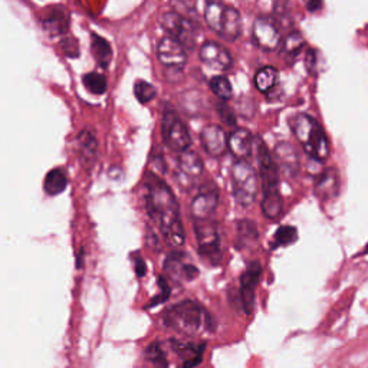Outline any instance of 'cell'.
<instances>
[{
	"label": "cell",
	"mask_w": 368,
	"mask_h": 368,
	"mask_svg": "<svg viewBox=\"0 0 368 368\" xmlns=\"http://www.w3.org/2000/svg\"><path fill=\"white\" fill-rule=\"evenodd\" d=\"M158 61L169 70H182L187 63V53L184 48L170 37H164L157 46Z\"/></svg>",
	"instance_id": "obj_14"
},
{
	"label": "cell",
	"mask_w": 368,
	"mask_h": 368,
	"mask_svg": "<svg viewBox=\"0 0 368 368\" xmlns=\"http://www.w3.org/2000/svg\"><path fill=\"white\" fill-rule=\"evenodd\" d=\"M231 184L233 196L236 202L249 208L253 205L258 194V173L248 161H236L231 167Z\"/></svg>",
	"instance_id": "obj_6"
},
{
	"label": "cell",
	"mask_w": 368,
	"mask_h": 368,
	"mask_svg": "<svg viewBox=\"0 0 368 368\" xmlns=\"http://www.w3.org/2000/svg\"><path fill=\"white\" fill-rule=\"evenodd\" d=\"M91 52L98 65L107 70L113 61V48L110 42L96 33H91Z\"/></svg>",
	"instance_id": "obj_23"
},
{
	"label": "cell",
	"mask_w": 368,
	"mask_h": 368,
	"mask_svg": "<svg viewBox=\"0 0 368 368\" xmlns=\"http://www.w3.org/2000/svg\"><path fill=\"white\" fill-rule=\"evenodd\" d=\"M78 146H80V156H81L82 163L94 164L96 150H98L95 134L88 128L82 129L78 136Z\"/></svg>",
	"instance_id": "obj_24"
},
{
	"label": "cell",
	"mask_w": 368,
	"mask_h": 368,
	"mask_svg": "<svg viewBox=\"0 0 368 368\" xmlns=\"http://www.w3.org/2000/svg\"><path fill=\"white\" fill-rule=\"evenodd\" d=\"M253 150L259 165L263 197L262 212L269 220H278L284 213V198L279 190V170L271 151L260 137L253 139Z\"/></svg>",
	"instance_id": "obj_2"
},
{
	"label": "cell",
	"mask_w": 368,
	"mask_h": 368,
	"mask_svg": "<svg viewBox=\"0 0 368 368\" xmlns=\"http://www.w3.org/2000/svg\"><path fill=\"white\" fill-rule=\"evenodd\" d=\"M132 262H134V269H136L137 277H139V278H143V277L147 274V266H146L144 259L141 258V255L134 253Z\"/></svg>",
	"instance_id": "obj_36"
},
{
	"label": "cell",
	"mask_w": 368,
	"mask_h": 368,
	"mask_svg": "<svg viewBox=\"0 0 368 368\" xmlns=\"http://www.w3.org/2000/svg\"><path fill=\"white\" fill-rule=\"evenodd\" d=\"M304 46H305V38L303 37V33L298 32V30H293L284 39L282 52H284V55L293 58L300 51H303Z\"/></svg>",
	"instance_id": "obj_28"
},
{
	"label": "cell",
	"mask_w": 368,
	"mask_h": 368,
	"mask_svg": "<svg viewBox=\"0 0 368 368\" xmlns=\"http://www.w3.org/2000/svg\"><path fill=\"white\" fill-rule=\"evenodd\" d=\"M279 81V72L274 66H263L255 75V85L259 92L267 94L277 87Z\"/></svg>",
	"instance_id": "obj_25"
},
{
	"label": "cell",
	"mask_w": 368,
	"mask_h": 368,
	"mask_svg": "<svg viewBox=\"0 0 368 368\" xmlns=\"http://www.w3.org/2000/svg\"><path fill=\"white\" fill-rule=\"evenodd\" d=\"M315 194L321 200L337 197L340 193V176L336 169H326L317 180L314 187Z\"/></svg>",
	"instance_id": "obj_22"
},
{
	"label": "cell",
	"mask_w": 368,
	"mask_h": 368,
	"mask_svg": "<svg viewBox=\"0 0 368 368\" xmlns=\"http://www.w3.org/2000/svg\"><path fill=\"white\" fill-rule=\"evenodd\" d=\"M72 38H66V39H63L62 41V49L65 51V53L66 55H68V56H71V58H77L78 55H80V49H78V45H77V42L74 44V45H71L72 44Z\"/></svg>",
	"instance_id": "obj_37"
},
{
	"label": "cell",
	"mask_w": 368,
	"mask_h": 368,
	"mask_svg": "<svg viewBox=\"0 0 368 368\" xmlns=\"http://www.w3.org/2000/svg\"><path fill=\"white\" fill-rule=\"evenodd\" d=\"M253 139L249 129L236 128L227 136V150H230L238 161H246L253 151Z\"/></svg>",
	"instance_id": "obj_18"
},
{
	"label": "cell",
	"mask_w": 368,
	"mask_h": 368,
	"mask_svg": "<svg viewBox=\"0 0 368 368\" xmlns=\"http://www.w3.org/2000/svg\"><path fill=\"white\" fill-rule=\"evenodd\" d=\"M173 351L179 355V368H194L196 365H198L203 360V354H205V348L206 344L205 343H183V341H177L173 340L170 341Z\"/></svg>",
	"instance_id": "obj_17"
},
{
	"label": "cell",
	"mask_w": 368,
	"mask_h": 368,
	"mask_svg": "<svg viewBox=\"0 0 368 368\" xmlns=\"http://www.w3.org/2000/svg\"><path fill=\"white\" fill-rule=\"evenodd\" d=\"M85 88L95 95H103L106 94L108 85H107V78L103 74L98 72H88L82 78Z\"/></svg>",
	"instance_id": "obj_30"
},
{
	"label": "cell",
	"mask_w": 368,
	"mask_h": 368,
	"mask_svg": "<svg viewBox=\"0 0 368 368\" xmlns=\"http://www.w3.org/2000/svg\"><path fill=\"white\" fill-rule=\"evenodd\" d=\"M200 61H202L210 70L229 71L233 65V58L230 52L217 42H205L198 51Z\"/></svg>",
	"instance_id": "obj_15"
},
{
	"label": "cell",
	"mask_w": 368,
	"mask_h": 368,
	"mask_svg": "<svg viewBox=\"0 0 368 368\" xmlns=\"http://www.w3.org/2000/svg\"><path fill=\"white\" fill-rule=\"evenodd\" d=\"M134 95H136V98L139 99L141 104H147V103L153 101V99L156 98L157 89H156V87L153 84L140 80V81H137L136 84H134Z\"/></svg>",
	"instance_id": "obj_32"
},
{
	"label": "cell",
	"mask_w": 368,
	"mask_h": 368,
	"mask_svg": "<svg viewBox=\"0 0 368 368\" xmlns=\"http://www.w3.org/2000/svg\"><path fill=\"white\" fill-rule=\"evenodd\" d=\"M144 358L148 368H169V360L158 343H151L146 348Z\"/></svg>",
	"instance_id": "obj_27"
},
{
	"label": "cell",
	"mask_w": 368,
	"mask_h": 368,
	"mask_svg": "<svg viewBox=\"0 0 368 368\" xmlns=\"http://www.w3.org/2000/svg\"><path fill=\"white\" fill-rule=\"evenodd\" d=\"M298 239V231L293 226H281L274 236V248L292 245Z\"/></svg>",
	"instance_id": "obj_33"
},
{
	"label": "cell",
	"mask_w": 368,
	"mask_h": 368,
	"mask_svg": "<svg viewBox=\"0 0 368 368\" xmlns=\"http://www.w3.org/2000/svg\"><path fill=\"white\" fill-rule=\"evenodd\" d=\"M205 19L212 30L229 42L236 41L242 35V18L235 8L220 2H208Z\"/></svg>",
	"instance_id": "obj_5"
},
{
	"label": "cell",
	"mask_w": 368,
	"mask_h": 368,
	"mask_svg": "<svg viewBox=\"0 0 368 368\" xmlns=\"http://www.w3.org/2000/svg\"><path fill=\"white\" fill-rule=\"evenodd\" d=\"M144 189L148 216L161 230L165 242L175 248L183 246L186 231L182 223L180 206L169 184L154 173H148L146 176Z\"/></svg>",
	"instance_id": "obj_1"
},
{
	"label": "cell",
	"mask_w": 368,
	"mask_h": 368,
	"mask_svg": "<svg viewBox=\"0 0 368 368\" xmlns=\"http://www.w3.org/2000/svg\"><path fill=\"white\" fill-rule=\"evenodd\" d=\"M200 141L212 157H220L227 150V134L219 125H208L200 132Z\"/></svg>",
	"instance_id": "obj_16"
},
{
	"label": "cell",
	"mask_w": 368,
	"mask_h": 368,
	"mask_svg": "<svg viewBox=\"0 0 368 368\" xmlns=\"http://www.w3.org/2000/svg\"><path fill=\"white\" fill-rule=\"evenodd\" d=\"M161 26L169 33V37L177 41L183 48L193 49L196 45V30L194 23L183 16L182 13L172 11L165 12L161 16Z\"/></svg>",
	"instance_id": "obj_9"
},
{
	"label": "cell",
	"mask_w": 368,
	"mask_h": 368,
	"mask_svg": "<svg viewBox=\"0 0 368 368\" xmlns=\"http://www.w3.org/2000/svg\"><path fill=\"white\" fill-rule=\"evenodd\" d=\"M274 161L278 167L284 170V173L289 177H295L299 173V156L292 144L286 141H281L275 146L274 150Z\"/></svg>",
	"instance_id": "obj_20"
},
{
	"label": "cell",
	"mask_w": 368,
	"mask_h": 368,
	"mask_svg": "<svg viewBox=\"0 0 368 368\" xmlns=\"http://www.w3.org/2000/svg\"><path fill=\"white\" fill-rule=\"evenodd\" d=\"M258 241V226L252 220H239L238 222V242L242 246L252 245Z\"/></svg>",
	"instance_id": "obj_29"
},
{
	"label": "cell",
	"mask_w": 368,
	"mask_h": 368,
	"mask_svg": "<svg viewBox=\"0 0 368 368\" xmlns=\"http://www.w3.org/2000/svg\"><path fill=\"white\" fill-rule=\"evenodd\" d=\"M307 8H308V11H311V12H315L317 9L322 8V4H321V2H310V4L307 5Z\"/></svg>",
	"instance_id": "obj_39"
},
{
	"label": "cell",
	"mask_w": 368,
	"mask_h": 368,
	"mask_svg": "<svg viewBox=\"0 0 368 368\" xmlns=\"http://www.w3.org/2000/svg\"><path fill=\"white\" fill-rule=\"evenodd\" d=\"M186 259L187 256L183 252H172L164 262V272L179 282L194 281L198 275V269Z\"/></svg>",
	"instance_id": "obj_13"
},
{
	"label": "cell",
	"mask_w": 368,
	"mask_h": 368,
	"mask_svg": "<svg viewBox=\"0 0 368 368\" xmlns=\"http://www.w3.org/2000/svg\"><path fill=\"white\" fill-rule=\"evenodd\" d=\"M260 275H262V266L258 260H255L246 267V271L241 277L239 296H241L242 310L246 315L252 314L255 308V289L259 284Z\"/></svg>",
	"instance_id": "obj_12"
},
{
	"label": "cell",
	"mask_w": 368,
	"mask_h": 368,
	"mask_svg": "<svg viewBox=\"0 0 368 368\" xmlns=\"http://www.w3.org/2000/svg\"><path fill=\"white\" fill-rule=\"evenodd\" d=\"M161 134L167 147L173 151L184 153L191 146V137L187 125L173 110H167L164 113L161 120Z\"/></svg>",
	"instance_id": "obj_8"
},
{
	"label": "cell",
	"mask_w": 368,
	"mask_h": 368,
	"mask_svg": "<svg viewBox=\"0 0 368 368\" xmlns=\"http://www.w3.org/2000/svg\"><path fill=\"white\" fill-rule=\"evenodd\" d=\"M70 22L71 16L68 11L62 6H55L44 16L42 26L51 37H61L70 30Z\"/></svg>",
	"instance_id": "obj_21"
},
{
	"label": "cell",
	"mask_w": 368,
	"mask_h": 368,
	"mask_svg": "<svg viewBox=\"0 0 368 368\" xmlns=\"http://www.w3.org/2000/svg\"><path fill=\"white\" fill-rule=\"evenodd\" d=\"M194 231L197 238L198 255L205 262L212 266H217L222 259L220 250V235L216 220L213 219H200L194 220Z\"/></svg>",
	"instance_id": "obj_7"
},
{
	"label": "cell",
	"mask_w": 368,
	"mask_h": 368,
	"mask_svg": "<svg viewBox=\"0 0 368 368\" xmlns=\"http://www.w3.org/2000/svg\"><path fill=\"white\" fill-rule=\"evenodd\" d=\"M219 205V189L213 182L205 183L198 189L191 202V215L194 220L212 219Z\"/></svg>",
	"instance_id": "obj_11"
},
{
	"label": "cell",
	"mask_w": 368,
	"mask_h": 368,
	"mask_svg": "<svg viewBox=\"0 0 368 368\" xmlns=\"http://www.w3.org/2000/svg\"><path fill=\"white\" fill-rule=\"evenodd\" d=\"M157 284H158V288H160V293L153 298V300L147 305V308H153V307H157V305L165 303V300L169 299V296H170L172 289H170L169 282L165 281V278L158 277V278H157Z\"/></svg>",
	"instance_id": "obj_34"
},
{
	"label": "cell",
	"mask_w": 368,
	"mask_h": 368,
	"mask_svg": "<svg viewBox=\"0 0 368 368\" xmlns=\"http://www.w3.org/2000/svg\"><path fill=\"white\" fill-rule=\"evenodd\" d=\"M210 89L212 92L220 99V101H227V99L231 98L233 95V88H231V84L230 81L223 77V75H217V77H213L210 80Z\"/></svg>",
	"instance_id": "obj_31"
},
{
	"label": "cell",
	"mask_w": 368,
	"mask_h": 368,
	"mask_svg": "<svg viewBox=\"0 0 368 368\" xmlns=\"http://www.w3.org/2000/svg\"><path fill=\"white\" fill-rule=\"evenodd\" d=\"M305 66L310 74H312L317 68V51L315 49H308L307 56H305Z\"/></svg>",
	"instance_id": "obj_38"
},
{
	"label": "cell",
	"mask_w": 368,
	"mask_h": 368,
	"mask_svg": "<svg viewBox=\"0 0 368 368\" xmlns=\"http://www.w3.org/2000/svg\"><path fill=\"white\" fill-rule=\"evenodd\" d=\"M252 38L255 44L265 52L277 51L281 46L282 35L275 19L260 16L253 22Z\"/></svg>",
	"instance_id": "obj_10"
},
{
	"label": "cell",
	"mask_w": 368,
	"mask_h": 368,
	"mask_svg": "<svg viewBox=\"0 0 368 368\" xmlns=\"http://www.w3.org/2000/svg\"><path fill=\"white\" fill-rule=\"evenodd\" d=\"M203 161L194 151H184L179 156V175L180 182L184 186H189L203 175Z\"/></svg>",
	"instance_id": "obj_19"
},
{
	"label": "cell",
	"mask_w": 368,
	"mask_h": 368,
	"mask_svg": "<svg viewBox=\"0 0 368 368\" xmlns=\"http://www.w3.org/2000/svg\"><path fill=\"white\" fill-rule=\"evenodd\" d=\"M66 186H68V176L62 169H53L45 177L44 189L49 196H58L63 193Z\"/></svg>",
	"instance_id": "obj_26"
},
{
	"label": "cell",
	"mask_w": 368,
	"mask_h": 368,
	"mask_svg": "<svg viewBox=\"0 0 368 368\" xmlns=\"http://www.w3.org/2000/svg\"><path fill=\"white\" fill-rule=\"evenodd\" d=\"M293 136L304 151L315 161L324 163L329 157V141L322 125L308 114H295L288 120Z\"/></svg>",
	"instance_id": "obj_4"
},
{
	"label": "cell",
	"mask_w": 368,
	"mask_h": 368,
	"mask_svg": "<svg viewBox=\"0 0 368 368\" xmlns=\"http://www.w3.org/2000/svg\"><path fill=\"white\" fill-rule=\"evenodd\" d=\"M216 111H217V114L220 115V118H222V121L224 124H227L229 127H236V115H235V113L231 111V108L226 103H223V101L217 103L216 104Z\"/></svg>",
	"instance_id": "obj_35"
},
{
	"label": "cell",
	"mask_w": 368,
	"mask_h": 368,
	"mask_svg": "<svg viewBox=\"0 0 368 368\" xmlns=\"http://www.w3.org/2000/svg\"><path fill=\"white\" fill-rule=\"evenodd\" d=\"M165 326L186 336H196L203 331H212L215 326L212 315L202 305L191 299L182 300V303L170 307L163 315Z\"/></svg>",
	"instance_id": "obj_3"
}]
</instances>
